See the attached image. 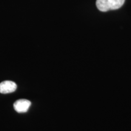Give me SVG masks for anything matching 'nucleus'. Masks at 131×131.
Masks as SVG:
<instances>
[{
    "label": "nucleus",
    "instance_id": "1",
    "mask_svg": "<svg viewBox=\"0 0 131 131\" xmlns=\"http://www.w3.org/2000/svg\"><path fill=\"white\" fill-rule=\"evenodd\" d=\"M125 0H96V6L99 10L107 12L111 10H117L124 4Z\"/></svg>",
    "mask_w": 131,
    "mask_h": 131
},
{
    "label": "nucleus",
    "instance_id": "2",
    "mask_svg": "<svg viewBox=\"0 0 131 131\" xmlns=\"http://www.w3.org/2000/svg\"><path fill=\"white\" fill-rule=\"evenodd\" d=\"M31 105L30 101L26 99H20L16 101L14 104V109L18 113H24L29 110Z\"/></svg>",
    "mask_w": 131,
    "mask_h": 131
},
{
    "label": "nucleus",
    "instance_id": "3",
    "mask_svg": "<svg viewBox=\"0 0 131 131\" xmlns=\"http://www.w3.org/2000/svg\"><path fill=\"white\" fill-rule=\"evenodd\" d=\"M17 86L16 83L11 81H4L0 83V93L9 94L16 91Z\"/></svg>",
    "mask_w": 131,
    "mask_h": 131
}]
</instances>
